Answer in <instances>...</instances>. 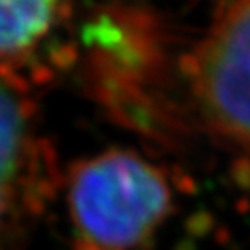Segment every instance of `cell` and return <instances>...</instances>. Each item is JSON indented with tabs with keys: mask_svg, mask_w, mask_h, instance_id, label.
Segmentation results:
<instances>
[{
	"mask_svg": "<svg viewBox=\"0 0 250 250\" xmlns=\"http://www.w3.org/2000/svg\"><path fill=\"white\" fill-rule=\"evenodd\" d=\"M65 0H0V69L36 52L52 36Z\"/></svg>",
	"mask_w": 250,
	"mask_h": 250,
	"instance_id": "5",
	"label": "cell"
},
{
	"mask_svg": "<svg viewBox=\"0 0 250 250\" xmlns=\"http://www.w3.org/2000/svg\"><path fill=\"white\" fill-rule=\"evenodd\" d=\"M189 89L206 132L250 154V0H232L200 39Z\"/></svg>",
	"mask_w": 250,
	"mask_h": 250,
	"instance_id": "3",
	"label": "cell"
},
{
	"mask_svg": "<svg viewBox=\"0 0 250 250\" xmlns=\"http://www.w3.org/2000/svg\"><path fill=\"white\" fill-rule=\"evenodd\" d=\"M37 137L22 91L0 69V250L8 226L36 180Z\"/></svg>",
	"mask_w": 250,
	"mask_h": 250,
	"instance_id": "4",
	"label": "cell"
},
{
	"mask_svg": "<svg viewBox=\"0 0 250 250\" xmlns=\"http://www.w3.org/2000/svg\"><path fill=\"white\" fill-rule=\"evenodd\" d=\"M172 208L167 174L134 150L109 148L69 172L72 250H143Z\"/></svg>",
	"mask_w": 250,
	"mask_h": 250,
	"instance_id": "1",
	"label": "cell"
},
{
	"mask_svg": "<svg viewBox=\"0 0 250 250\" xmlns=\"http://www.w3.org/2000/svg\"><path fill=\"white\" fill-rule=\"evenodd\" d=\"M93 62L100 99L130 125L154 132L167 123L169 48L160 28L143 13H107L91 28Z\"/></svg>",
	"mask_w": 250,
	"mask_h": 250,
	"instance_id": "2",
	"label": "cell"
}]
</instances>
